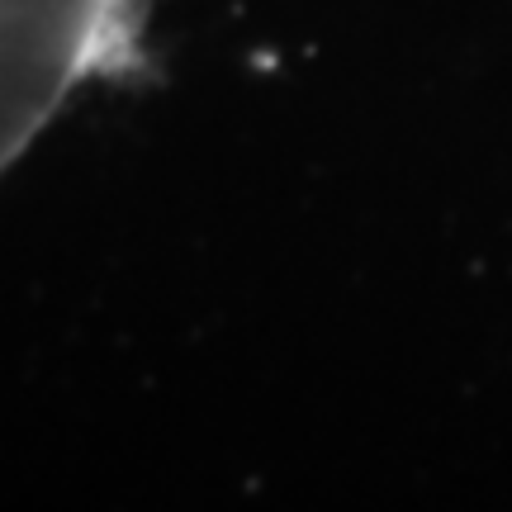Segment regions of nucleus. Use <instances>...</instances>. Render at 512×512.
<instances>
[{"instance_id":"1","label":"nucleus","mask_w":512,"mask_h":512,"mask_svg":"<svg viewBox=\"0 0 512 512\" xmlns=\"http://www.w3.org/2000/svg\"><path fill=\"white\" fill-rule=\"evenodd\" d=\"M147 0H0V181L62 110L143 67Z\"/></svg>"}]
</instances>
